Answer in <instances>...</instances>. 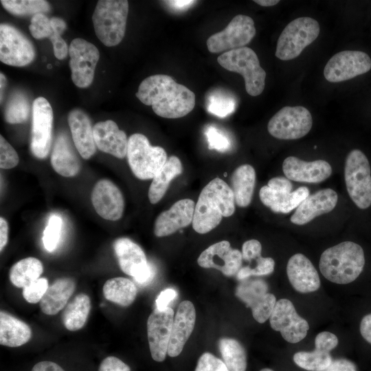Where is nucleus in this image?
Listing matches in <instances>:
<instances>
[{"instance_id": "23", "label": "nucleus", "mask_w": 371, "mask_h": 371, "mask_svg": "<svg viewBox=\"0 0 371 371\" xmlns=\"http://www.w3.org/2000/svg\"><path fill=\"white\" fill-rule=\"evenodd\" d=\"M338 196L331 188H324L309 194L291 216L292 223L303 225L315 217L332 211L337 205Z\"/></svg>"}, {"instance_id": "18", "label": "nucleus", "mask_w": 371, "mask_h": 371, "mask_svg": "<svg viewBox=\"0 0 371 371\" xmlns=\"http://www.w3.org/2000/svg\"><path fill=\"white\" fill-rule=\"evenodd\" d=\"M174 320V311L170 307L159 311L157 308L147 320V336L151 357L157 362L165 360Z\"/></svg>"}, {"instance_id": "36", "label": "nucleus", "mask_w": 371, "mask_h": 371, "mask_svg": "<svg viewBox=\"0 0 371 371\" xmlns=\"http://www.w3.org/2000/svg\"><path fill=\"white\" fill-rule=\"evenodd\" d=\"M43 271L41 261L34 257H28L12 265L9 271V278L14 286L24 288L38 279Z\"/></svg>"}, {"instance_id": "26", "label": "nucleus", "mask_w": 371, "mask_h": 371, "mask_svg": "<svg viewBox=\"0 0 371 371\" xmlns=\"http://www.w3.org/2000/svg\"><path fill=\"white\" fill-rule=\"evenodd\" d=\"M93 131L94 141L99 150L119 159L126 156V135L114 121L107 120L99 122L93 126Z\"/></svg>"}, {"instance_id": "60", "label": "nucleus", "mask_w": 371, "mask_h": 371, "mask_svg": "<svg viewBox=\"0 0 371 371\" xmlns=\"http://www.w3.org/2000/svg\"><path fill=\"white\" fill-rule=\"evenodd\" d=\"M53 32L62 34L67 28L65 21L59 17H52L50 19Z\"/></svg>"}, {"instance_id": "35", "label": "nucleus", "mask_w": 371, "mask_h": 371, "mask_svg": "<svg viewBox=\"0 0 371 371\" xmlns=\"http://www.w3.org/2000/svg\"><path fill=\"white\" fill-rule=\"evenodd\" d=\"M102 292L107 300L122 306H128L136 298L137 287L131 280L117 277L106 280Z\"/></svg>"}, {"instance_id": "9", "label": "nucleus", "mask_w": 371, "mask_h": 371, "mask_svg": "<svg viewBox=\"0 0 371 371\" xmlns=\"http://www.w3.org/2000/svg\"><path fill=\"white\" fill-rule=\"evenodd\" d=\"M313 119L304 106H284L269 121L270 135L280 139H297L305 136L311 129Z\"/></svg>"}, {"instance_id": "58", "label": "nucleus", "mask_w": 371, "mask_h": 371, "mask_svg": "<svg viewBox=\"0 0 371 371\" xmlns=\"http://www.w3.org/2000/svg\"><path fill=\"white\" fill-rule=\"evenodd\" d=\"M8 240V225L6 220L0 218V251H2Z\"/></svg>"}, {"instance_id": "13", "label": "nucleus", "mask_w": 371, "mask_h": 371, "mask_svg": "<svg viewBox=\"0 0 371 371\" xmlns=\"http://www.w3.org/2000/svg\"><path fill=\"white\" fill-rule=\"evenodd\" d=\"M35 58L32 42L17 28L6 23L0 25V60L6 65L23 67Z\"/></svg>"}, {"instance_id": "20", "label": "nucleus", "mask_w": 371, "mask_h": 371, "mask_svg": "<svg viewBox=\"0 0 371 371\" xmlns=\"http://www.w3.org/2000/svg\"><path fill=\"white\" fill-rule=\"evenodd\" d=\"M91 199L95 212L102 218L115 221L122 216L124 210L123 195L110 180L98 181L92 190Z\"/></svg>"}, {"instance_id": "30", "label": "nucleus", "mask_w": 371, "mask_h": 371, "mask_svg": "<svg viewBox=\"0 0 371 371\" xmlns=\"http://www.w3.org/2000/svg\"><path fill=\"white\" fill-rule=\"evenodd\" d=\"M75 289V282L71 278L65 277L54 280L39 302L41 311L47 315L57 314L65 307Z\"/></svg>"}, {"instance_id": "32", "label": "nucleus", "mask_w": 371, "mask_h": 371, "mask_svg": "<svg viewBox=\"0 0 371 371\" xmlns=\"http://www.w3.org/2000/svg\"><path fill=\"white\" fill-rule=\"evenodd\" d=\"M230 182L236 204L240 207H247L252 200L256 183L254 167L249 164L238 166L232 172Z\"/></svg>"}, {"instance_id": "57", "label": "nucleus", "mask_w": 371, "mask_h": 371, "mask_svg": "<svg viewBox=\"0 0 371 371\" xmlns=\"http://www.w3.org/2000/svg\"><path fill=\"white\" fill-rule=\"evenodd\" d=\"M31 371H65V370L55 362L43 361L36 363Z\"/></svg>"}, {"instance_id": "7", "label": "nucleus", "mask_w": 371, "mask_h": 371, "mask_svg": "<svg viewBox=\"0 0 371 371\" xmlns=\"http://www.w3.org/2000/svg\"><path fill=\"white\" fill-rule=\"evenodd\" d=\"M344 179L348 193L354 203L364 210L371 205V169L366 155L354 149L347 155Z\"/></svg>"}, {"instance_id": "53", "label": "nucleus", "mask_w": 371, "mask_h": 371, "mask_svg": "<svg viewBox=\"0 0 371 371\" xmlns=\"http://www.w3.org/2000/svg\"><path fill=\"white\" fill-rule=\"evenodd\" d=\"M322 371H357V369L352 361L341 358L333 360L330 364Z\"/></svg>"}, {"instance_id": "42", "label": "nucleus", "mask_w": 371, "mask_h": 371, "mask_svg": "<svg viewBox=\"0 0 371 371\" xmlns=\"http://www.w3.org/2000/svg\"><path fill=\"white\" fill-rule=\"evenodd\" d=\"M63 227V220L60 216L52 214L49 216L47 225L45 228L43 236V243L45 249L53 251L57 247Z\"/></svg>"}, {"instance_id": "51", "label": "nucleus", "mask_w": 371, "mask_h": 371, "mask_svg": "<svg viewBox=\"0 0 371 371\" xmlns=\"http://www.w3.org/2000/svg\"><path fill=\"white\" fill-rule=\"evenodd\" d=\"M98 371H131V368L119 358L109 356L102 361Z\"/></svg>"}, {"instance_id": "28", "label": "nucleus", "mask_w": 371, "mask_h": 371, "mask_svg": "<svg viewBox=\"0 0 371 371\" xmlns=\"http://www.w3.org/2000/svg\"><path fill=\"white\" fill-rule=\"evenodd\" d=\"M51 164L58 174L65 177H74L80 170V161L64 133H60L54 142Z\"/></svg>"}, {"instance_id": "49", "label": "nucleus", "mask_w": 371, "mask_h": 371, "mask_svg": "<svg viewBox=\"0 0 371 371\" xmlns=\"http://www.w3.org/2000/svg\"><path fill=\"white\" fill-rule=\"evenodd\" d=\"M338 344L337 336L330 332L324 331L317 335L315 339L316 350L330 352L335 348Z\"/></svg>"}, {"instance_id": "22", "label": "nucleus", "mask_w": 371, "mask_h": 371, "mask_svg": "<svg viewBox=\"0 0 371 371\" xmlns=\"http://www.w3.org/2000/svg\"><path fill=\"white\" fill-rule=\"evenodd\" d=\"M282 170L290 181L306 183H320L332 174V168L326 161H305L293 156L284 160Z\"/></svg>"}, {"instance_id": "50", "label": "nucleus", "mask_w": 371, "mask_h": 371, "mask_svg": "<svg viewBox=\"0 0 371 371\" xmlns=\"http://www.w3.org/2000/svg\"><path fill=\"white\" fill-rule=\"evenodd\" d=\"M262 245L256 239L245 241L242 247L243 260L251 262L261 256Z\"/></svg>"}, {"instance_id": "46", "label": "nucleus", "mask_w": 371, "mask_h": 371, "mask_svg": "<svg viewBox=\"0 0 371 371\" xmlns=\"http://www.w3.org/2000/svg\"><path fill=\"white\" fill-rule=\"evenodd\" d=\"M205 135L210 149H214L219 152L229 150L230 142L228 137L214 126H207Z\"/></svg>"}, {"instance_id": "11", "label": "nucleus", "mask_w": 371, "mask_h": 371, "mask_svg": "<svg viewBox=\"0 0 371 371\" xmlns=\"http://www.w3.org/2000/svg\"><path fill=\"white\" fill-rule=\"evenodd\" d=\"M256 32L254 22L250 16L238 14L223 30L207 38V49L211 53H218L243 47L252 40Z\"/></svg>"}, {"instance_id": "33", "label": "nucleus", "mask_w": 371, "mask_h": 371, "mask_svg": "<svg viewBox=\"0 0 371 371\" xmlns=\"http://www.w3.org/2000/svg\"><path fill=\"white\" fill-rule=\"evenodd\" d=\"M183 172V166L177 156H170L157 174L152 179L148 199L152 204L158 203L165 195L170 181Z\"/></svg>"}, {"instance_id": "37", "label": "nucleus", "mask_w": 371, "mask_h": 371, "mask_svg": "<svg viewBox=\"0 0 371 371\" xmlns=\"http://www.w3.org/2000/svg\"><path fill=\"white\" fill-rule=\"evenodd\" d=\"M223 361L229 371H245L247 355L243 346L236 339L223 337L218 341Z\"/></svg>"}, {"instance_id": "63", "label": "nucleus", "mask_w": 371, "mask_h": 371, "mask_svg": "<svg viewBox=\"0 0 371 371\" xmlns=\"http://www.w3.org/2000/svg\"><path fill=\"white\" fill-rule=\"evenodd\" d=\"M260 371H273V370H272L271 369H269V368H263V369L260 370Z\"/></svg>"}, {"instance_id": "34", "label": "nucleus", "mask_w": 371, "mask_h": 371, "mask_svg": "<svg viewBox=\"0 0 371 371\" xmlns=\"http://www.w3.org/2000/svg\"><path fill=\"white\" fill-rule=\"evenodd\" d=\"M91 310L89 297L85 293L76 295L64 308L62 322L70 331L81 329L85 324Z\"/></svg>"}, {"instance_id": "45", "label": "nucleus", "mask_w": 371, "mask_h": 371, "mask_svg": "<svg viewBox=\"0 0 371 371\" xmlns=\"http://www.w3.org/2000/svg\"><path fill=\"white\" fill-rule=\"evenodd\" d=\"M48 287L47 279L39 278L23 288V296L29 303L40 302Z\"/></svg>"}, {"instance_id": "12", "label": "nucleus", "mask_w": 371, "mask_h": 371, "mask_svg": "<svg viewBox=\"0 0 371 371\" xmlns=\"http://www.w3.org/2000/svg\"><path fill=\"white\" fill-rule=\"evenodd\" d=\"M69 55L73 82L80 88L89 87L100 58L98 48L85 39L76 38L69 45Z\"/></svg>"}, {"instance_id": "14", "label": "nucleus", "mask_w": 371, "mask_h": 371, "mask_svg": "<svg viewBox=\"0 0 371 371\" xmlns=\"http://www.w3.org/2000/svg\"><path fill=\"white\" fill-rule=\"evenodd\" d=\"M53 111L43 97L36 98L32 104V124L30 149L38 159H45L49 154L52 144Z\"/></svg>"}, {"instance_id": "54", "label": "nucleus", "mask_w": 371, "mask_h": 371, "mask_svg": "<svg viewBox=\"0 0 371 371\" xmlns=\"http://www.w3.org/2000/svg\"><path fill=\"white\" fill-rule=\"evenodd\" d=\"M177 296V293L172 289H166L162 291L156 300L157 308L159 311L166 310L168 304Z\"/></svg>"}, {"instance_id": "16", "label": "nucleus", "mask_w": 371, "mask_h": 371, "mask_svg": "<svg viewBox=\"0 0 371 371\" xmlns=\"http://www.w3.org/2000/svg\"><path fill=\"white\" fill-rule=\"evenodd\" d=\"M371 58L361 51L346 50L335 54L326 63L324 75L330 82L350 80L369 71Z\"/></svg>"}, {"instance_id": "21", "label": "nucleus", "mask_w": 371, "mask_h": 371, "mask_svg": "<svg viewBox=\"0 0 371 371\" xmlns=\"http://www.w3.org/2000/svg\"><path fill=\"white\" fill-rule=\"evenodd\" d=\"M194 207V201L190 199L175 202L157 217L154 225L155 235L157 237L168 236L192 223Z\"/></svg>"}, {"instance_id": "27", "label": "nucleus", "mask_w": 371, "mask_h": 371, "mask_svg": "<svg viewBox=\"0 0 371 371\" xmlns=\"http://www.w3.org/2000/svg\"><path fill=\"white\" fill-rule=\"evenodd\" d=\"M68 124L78 152L82 158L89 159L95 154L96 145L89 116L82 110L74 109L69 113Z\"/></svg>"}, {"instance_id": "8", "label": "nucleus", "mask_w": 371, "mask_h": 371, "mask_svg": "<svg viewBox=\"0 0 371 371\" xmlns=\"http://www.w3.org/2000/svg\"><path fill=\"white\" fill-rule=\"evenodd\" d=\"M318 22L310 17H300L291 21L280 34L276 56L282 60L297 57L319 34Z\"/></svg>"}, {"instance_id": "48", "label": "nucleus", "mask_w": 371, "mask_h": 371, "mask_svg": "<svg viewBox=\"0 0 371 371\" xmlns=\"http://www.w3.org/2000/svg\"><path fill=\"white\" fill-rule=\"evenodd\" d=\"M194 371H229L224 362L210 352L203 353Z\"/></svg>"}, {"instance_id": "25", "label": "nucleus", "mask_w": 371, "mask_h": 371, "mask_svg": "<svg viewBox=\"0 0 371 371\" xmlns=\"http://www.w3.org/2000/svg\"><path fill=\"white\" fill-rule=\"evenodd\" d=\"M286 273L289 282L297 292L311 293L320 287V279L316 269L302 254H294L289 258Z\"/></svg>"}, {"instance_id": "64", "label": "nucleus", "mask_w": 371, "mask_h": 371, "mask_svg": "<svg viewBox=\"0 0 371 371\" xmlns=\"http://www.w3.org/2000/svg\"><path fill=\"white\" fill-rule=\"evenodd\" d=\"M47 67H48L49 68V67H51V65H48V66H47Z\"/></svg>"}, {"instance_id": "6", "label": "nucleus", "mask_w": 371, "mask_h": 371, "mask_svg": "<svg viewBox=\"0 0 371 371\" xmlns=\"http://www.w3.org/2000/svg\"><path fill=\"white\" fill-rule=\"evenodd\" d=\"M126 156L133 175L142 180L153 179L168 159L162 147L151 146L148 138L141 133L129 137Z\"/></svg>"}, {"instance_id": "56", "label": "nucleus", "mask_w": 371, "mask_h": 371, "mask_svg": "<svg viewBox=\"0 0 371 371\" xmlns=\"http://www.w3.org/2000/svg\"><path fill=\"white\" fill-rule=\"evenodd\" d=\"M361 336L371 344V313L365 315L360 324Z\"/></svg>"}, {"instance_id": "5", "label": "nucleus", "mask_w": 371, "mask_h": 371, "mask_svg": "<svg viewBox=\"0 0 371 371\" xmlns=\"http://www.w3.org/2000/svg\"><path fill=\"white\" fill-rule=\"evenodd\" d=\"M224 69L241 74L245 80V89L251 96L262 93L265 89L266 72L260 67L256 52L243 47L224 52L217 58Z\"/></svg>"}, {"instance_id": "62", "label": "nucleus", "mask_w": 371, "mask_h": 371, "mask_svg": "<svg viewBox=\"0 0 371 371\" xmlns=\"http://www.w3.org/2000/svg\"><path fill=\"white\" fill-rule=\"evenodd\" d=\"M6 85H7V79L5 78V76H4L3 74L1 73L0 74V91H1V102H2V99H3V92H4V90H5V88L6 87Z\"/></svg>"}, {"instance_id": "17", "label": "nucleus", "mask_w": 371, "mask_h": 371, "mask_svg": "<svg viewBox=\"0 0 371 371\" xmlns=\"http://www.w3.org/2000/svg\"><path fill=\"white\" fill-rule=\"evenodd\" d=\"M269 322L272 329L280 331L284 339L291 344L304 339L309 329L307 321L297 314L293 303L287 299L276 302Z\"/></svg>"}, {"instance_id": "31", "label": "nucleus", "mask_w": 371, "mask_h": 371, "mask_svg": "<svg viewBox=\"0 0 371 371\" xmlns=\"http://www.w3.org/2000/svg\"><path fill=\"white\" fill-rule=\"evenodd\" d=\"M32 337V330L27 324L11 314L0 311V344L19 347Z\"/></svg>"}, {"instance_id": "55", "label": "nucleus", "mask_w": 371, "mask_h": 371, "mask_svg": "<svg viewBox=\"0 0 371 371\" xmlns=\"http://www.w3.org/2000/svg\"><path fill=\"white\" fill-rule=\"evenodd\" d=\"M267 186L276 191L282 192H292V183L286 177H276L271 179L267 183Z\"/></svg>"}, {"instance_id": "3", "label": "nucleus", "mask_w": 371, "mask_h": 371, "mask_svg": "<svg viewBox=\"0 0 371 371\" xmlns=\"http://www.w3.org/2000/svg\"><path fill=\"white\" fill-rule=\"evenodd\" d=\"M365 265L362 247L352 241H344L328 248L322 254L319 267L329 281L346 284L355 280Z\"/></svg>"}, {"instance_id": "41", "label": "nucleus", "mask_w": 371, "mask_h": 371, "mask_svg": "<svg viewBox=\"0 0 371 371\" xmlns=\"http://www.w3.org/2000/svg\"><path fill=\"white\" fill-rule=\"evenodd\" d=\"M207 110L219 117H225L234 111L235 101L225 92L215 91L207 98Z\"/></svg>"}, {"instance_id": "2", "label": "nucleus", "mask_w": 371, "mask_h": 371, "mask_svg": "<svg viewBox=\"0 0 371 371\" xmlns=\"http://www.w3.org/2000/svg\"><path fill=\"white\" fill-rule=\"evenodd\" d=\"M235 212V199L230 186L216 177L201 190L195 204L192 227L201 234L216 227L223 217L231 216Z\"/></svg>"}, {"instance_id": "47", "label": "nucleus", "mask_w": 371, "mask_h": 371, "mask_svg": "<svg viewBox=\"0 0 371 371\" xmlns=\"http://www.w3.org/2000/svg\"><path fill=\"white\" fill-rule=\"evenodd\" d=\"M17 153L8 142L0 136V167L2 169L14 168L19 164Z\"/></svg>"}, {"instance_id": "61", "label": "nucleus", "mask_w": 371, "mask_h": 371, "mask_svg": "<svg viewBox=\"0 0 371 371\" xmlns=\"http://www.w3.org/2000/svg\"><path fill=\"white\" fill-rule=\"evenodd\" d=\"M254 1L257 4L264 7L273 6L279 3L278 0H255Z\"/></svg>"}, {"instance_id": "1", "label": "nucleus", "mask_w": 371, "mask_h": 371, "mask_svg": "<svg viewBox=\"0 0 371 371\" xmlns=\"http://www.w3.org/2000/svg\"><path fill=\"white\" fill-rule=\"evenodd\" d=\"M135 95L143 104L152 106L156 115L169 119L188 115L196 102L193 91L165 74L153 75L145 78L140 83Z\"/></svg>"}, {"instance_id": "44", "label": "nucleus", "mask_w": 371, "mask_h": 371, "mask_svg": "<svg viewBox=\"0 0 371 371\" xmlns=\"http://www.w3.org/2000/svg\"><path fill=\"white\" fill-rule=\"evenodd\" d=\"M32 36L36 39L49 38L53 34L50 19L43 13L34 15L29 25Z\"/></svg>"}, {"instance_id": "38", "label": "nucleus", "mask_w": 371, "mask_h": 371, "mask_svg": "<svg viewBox=\"0 0 371 371\" xmlns=\"http://www.w3.org/2000/svg\"><path fill=\"white\" fill-rule=\"evenodd\" d=\"M30 105L27 97L20 91L12 93L4 111L5 120L9 124L25 122L30 115Z\"/></svg>"}, {"instance_id": "40", "label": "nucleus", "mask_w": 371, "mask_h": 371, "mask_svg": "<svg viewBox=\"0 0 371 371\" xmlns=\"http://www.w3.org/2000/svg\"><path fill=\"white\" fill-rule=\"evenodd\" d=\"M1 3L8 12L16 16H34L51 9L49 3L44 0H1Z\"/></svg>"}, {"instance_id": "10", "label": "nucleus", "mask_w": 371, "mask_h": 371, "mask_svg": "<svg viewBox=\"0 0 371 371\" xmlns=\"http://www.w3.org/2000/svg\"><path fill=\"white\" fill-rule=\"evenodd\" d=\"M118 265L126 274L132 276L140 284L149 282L155 276L142 249L128 238H119L113 245Z\"/></svg>"}, {"instance_id": "43", "label": "nucleus", "mask_w": 371, "mask_h": 371, "mask_svg": "<svg viewBox=\"0 0 371 371\" xmlns=\"http://www.w3.org/2000/svg\"><path fill=\"white\" fill-rule=\"evenodd\" d=\"M256 265L254 268H250L248 266L241 267L236 274L238 280L242 281L252 276H262L273 273L275 267V262L273 258L260 256L256 259Z\"/></svg>"}, {"instance_id": "15", "label": "nucleus", "mask_w": 371, "mask_h": 371, "mask_svg": "<svg viewBox=\"0 0 371 371\" xmlns=\"http://www.w3.org/2000/svg\"><path fill=\"white\" fill-rule=\"evenodd\" d=\"M267 291L268 284L260 279L242 280L235 291L236 296L251 308L254 319L260 324L269 319L277 302Z\"/></svg>"}, {"instance_id": "4", "label": "nucleus", "mask_w": 371, "mask_h": 371, "mask_svg": "<svg viewBox=\"0 0 371 371\" xmlns=\"http://www.w3.org/2000/svg\"><path fill=\"white\" fill-rule=\"evenodd\" d=\"M128 13L126 0L98 1L92 22L96 36L105 46H115L122 41Z\"/></svg>"}, {"instance_id": "29", "label": "nucleus", "mask_w": 371, "mask_h": 371, "mask_svg": "<svg viewBox=\"0 0 371 371\" xmlns=\"http://www.w3.org/2000/svg\"><path fill=\"white\" fill-rule=\"evenodd\" d=\"M309 190L302 186L291 192H282L270 188L267 185L262 186L259 192L261 202L276 213H289L297 208L308 196Z\"/></svg>"}, {"instance_id": "59", "label": "nucleus", "mask_w": 371, "mask_h": 371, "mask_svg": "<svg viewBox=\"0 0 371 371\" xmlns=\"http://www.w3.org/2000/svg\"><path fill=\"white\" fill-rule=\"evenodd\" d=\"M170 7L178 10H184L188 9L191 5L194 3L195 1L192 0H172L164 1Z\"/></svg>"}, {"instance_id": "39", "label": "nucleus", "mask_w": 371, "mask_h": 371, "mask_svg": "<svg viewBox=\"0 0 371 371\" xmlns=\"http://www.w3.org/2000/svg\"><path fill=\"white\" fill-rule=\"evenodd\" d=\"M295 363L308 371H322L332 362L329 352L315 349L311 352L300 351L293 355Z\"/></svg>"}, {"instance_id": "24", "label": "nucleus", "mask_w": 371, "mask_h": 371, "mask_svg": "<svg viewBox=\"0 0 371 371\" xmlns=\"http://www.w3.org/2000/svg\"><path fill=\"white\" fill-rule=\"evenodd\" d=\"M196 322V311L192 302H181L174 317L168 355L171 357L179 355L190 337Z\"/></svg>"}, {"instance_id": "52", "label": "nucleus", "mask_w": 371, "mask_h": 371, "mask_svg": "<svg viewBox=\"0 0 371 371\" xmlns=\"http://www.w3.org/2000/svg\"><path fill=\"white\" fill-rule=\"evenodd\" d=\"M53 45L54 54L59 60L65 58L69 53V48L61 34L53 32L49 37Z\"/></svg>"}, {"instance_id": "19", "label": "nucleus", "mask_w": 371, "mask_h": 371, "mask_svg": "<svg viewBox=\"0 0 371 371\" xmlns=\"http://www.w3.org/2000/svg\"><path fill=\"white\" fill-rule=\"evenodd\" d=\"M198 265L205 269H215L223 275L232 277L242 267L243 256L238 249L232 248L227 240L217 242L199 255Z\"/></svg>"}]
</instances>
